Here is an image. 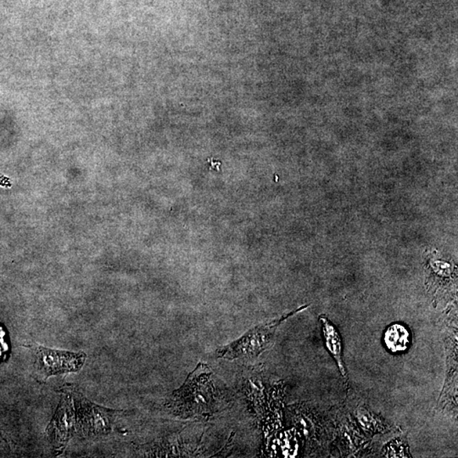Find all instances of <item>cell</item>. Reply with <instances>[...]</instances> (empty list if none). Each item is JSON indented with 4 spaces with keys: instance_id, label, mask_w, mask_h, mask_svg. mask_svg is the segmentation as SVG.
<instances>
[{
    "instance_id": "6",
    "label": "cell",
    "mask_w": 458,
    "mask_h": 458,
    "mask_svg": "<svg viewBox=\"0 0 458 458\" xmlns=\"http://www.w3.org/2000/svg\"><path fill=\"white\" fill-rule=\"evenodd\" d=\"M319 319L322 323L323 334L328 351L336 362L342 376L347 380V372H346L343 360V344H342L341 334L327 317L320 316Z\"/></svg>"
},
{
    "instance_id": "7",
    "label": "cell",
    "mask_w": 458,
    "mask_h": 458,
    "mask_svg": "<svg viewBox=\"0 0 458 458\" xmlns=\"http://www.w3.org/2000/svg\"><path fill=\"white\" fill-rule=\"evenodd\" d=\"M384 343L389 352L396 354L406 352L411 344L410 331L403 324H392L385 331Z\"/></svg>"
},
{
    "instance_id": "1",
    "label": "cell",
    "mask_w": 458,
    "mask_h": 458,
    "mask_svg": "<svg viewBox=\"0 0 458 458\" xmlns=\"http://www.w3.org/2000/svg\"><path fill=\"white\" fill-rule=\"evenodd\" d=\"M210 367L199 363L187 376L181 388L172 393L167 406L181 417L211 415L215 404V389Z\"/></svg>"
},
{
    "instance_id": "2",
    "label": "cell",
    "mask_w": 458,
    "mask_h": 458,
    "mask_svg": "<svg viewBox=\"0 0 458 458\" xmlns=\"http://www.w3.org/2000/svg\"><path fill=\"white\" fill-rule=\"evenodd\" d=\"M308 308V306H302L301 308L284 315L279 319L272 321V322L261 324L254 329L249 330L242 337L229 345L219 348L216 351L218 358L227 360H236L240 358H257L263 352H265L271 345L274 334L280 324L286 321L302 310Z\"/></svg>"
},
{
    "instance_id": "9",
    "label": "cell",
    "mask_w": 458,
    "mask_h": 458,
    "mask_svg": "<svg viewBox=\"0 0 458 458\" xmlns=\"http://www.w3.org/2000/svg\"><path fill=\"white\" fill-rule=\"evenodd\" d=\"M0 187H5V189H10L12 187V179L1 172H0Z\"/></svg>"
},
{
    "instance_id": "3",
    "label": "cell",
    "mask_w": 458,
    "mask_h": 458,
    "mask_svg": "<svg viewBox=\"0 0 458 458\" xmlns=\"http://www.w3.org/2000/svg\"><path fill=\"white\" fill-rule=\"evenodd\" d=\"M73 396L77 431L82 437L98 438L113 431L115 418L121 412L95 405L79 393Z\"/></svg>"
},
{
    "instance_id": "5",
    "label": "cell",
    "mask_w": 458,
    "mask_h": 458,
    "mask_svg": "<svg viewBox=\"0 0 458 458\" xmlns=\"http://www.w3.org/2000/svg\"><path fill=\"white\" fill-rule=\"evenodd\" d=\"M35 356L36 367L45 380L58 374L78 372L87 358L84 352L57 351L41 345L36 347Z\"/></svg>"
},
{
    "instance_id": "4",
    "label": "cell",
    "mask_w": 458,
    "mask_h": 458,
    "mask_svg": "<svg viewBox=\"0 0 458 458\" xmlns=\"http://www.w3.org/2000/svg\"><path fill=\"white\" fill-rule=\"evenodd\" d=\"M74 396L69 391H63L55 415L47 427L46 435L54 452L60 455L66 448L72 436L77 431V418Z\"/></svg>"
},
{
    "instance_id": "8",
    "label": "cell",
    "mask_w": 458,
    "mask_h": 458,
    "mask_svg": "<svg viewBox=\"0 0 458 458\" xmlns=\"http://www.w3.org/2000/svg\"><path fill=\"white\" fill-rule=\"evenodd\" d=\"M356 417L358 418L359 424L362 425L363 428L367 432H381L387 428L380 417L375 416L374 413H370L369 410L363 409V407H359L356 410Z\"/></svg>"
}]
</instances>
